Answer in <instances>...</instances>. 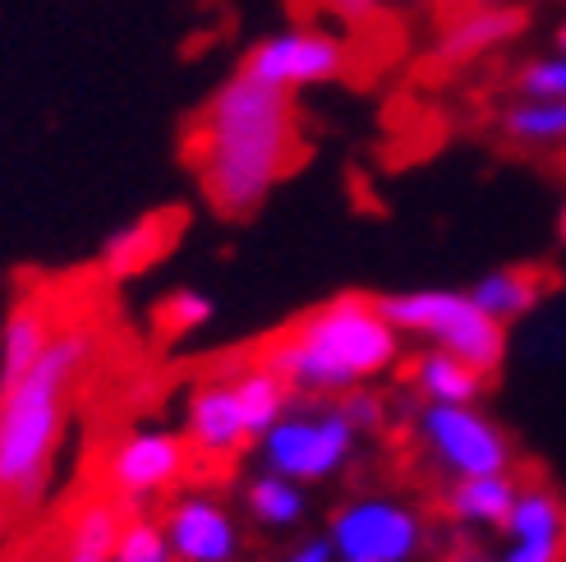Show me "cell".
I'll return each instance as SVG.
<instances>
[{"label":"cell","instance_id":"obj_31","mask_svg":"<svg viewBox=\"0 0 566 562\" xmlns=\"http://www.w3.org/2000/svg\"><path fill=\"white\" fill-rule=\"evenodd\" d=\"M65 562H116V558H83V553H70Z\"/></svg>","mask_w":566,"mask_h":562},{"label":"cell","instance_id":"obj_15","mask_svg":"<svg viewBox=\"0 0 566 562\" xmlns=\"http://www.w3.org/2000/svg\"><path fill=\"white\" fill-rule=\"evenodd\" d=\"M410 387L423 402H442V406H461V402H479L489 387V374L474 370L470 360L451 355L442 346H423L410 364Z\"/></svg>","mask_w":566,"mask_h":562},{"label":"cell","instance_id":"obj_29","mask_svg":"<svg viewBox=\"0 0 566 562\" xmlns=\"http://www.w3.org/2000/svg\"><path fill=\"white\" fill-rule=\"evenodd\" d=\"M396 6H406V10H438V6H447V0H396Z\"/></svg>","mask_w":566,"mask_h":562},{"label":"cell","instance_id":"obj_2","mask_svg":"<svg viewBox=\"0 0 566 562\" xmlns=\"http://www.w3.org/2000/svg\"><path fill=\"white\" fill-rule=\"evenodd\" d=\"M406 336L396 327L378 295H332L276 332L263 346V364L291 383L295 397H342L401 364Z\"/></svg>","mask_w":566,"mask_h":562},{"label":"cell","instance_id":"obj_17","mask_svg":"<svg viewBox=\"0 0 566 562\" xmlns=\"http://www.w3.org/2000/svg\"><path fill=\"white\" fill-rule=\"evenodd\" d=\"M171 240H176V217L171 212H148V217H138V221H129V227L106 236L102 268L111 277H134L148 263H157L166 249H171Z\"/></svg>","mask_w":566,"mask_h":562},{"label":"cell","instance_id":"obj_24","mask_svg":"<svg viewBox=\"0 0 566 562\" xmlns=\"http://www.w3.org/2000/svg\"><path fill=\"white\" fill-rule=\"evenodd\" d=\"M116 562H176L171 540H166V525L153 517H129L120 525V540H116Z\"/></svg>","mask_w":566,"mask_h":562},{"label":"cell","instance_id":"obj_9","mask_svg":"<svg viewBox=\"0 0 566 562\" xmlns=\"http://www.w3.org/2000/svg\"><path fill=\"white\" fill-rule=\"evenodd\" d=\"M189 457H193V447L185 443V434L129 429L106 452V485H111V493H116L120 508H138V502H153L161 493H171L185 480Z\"/></svg>","mask_w":566,"mask_h":562},{"label":"cell","instance_id":"obj_26","mask_svg":"<svg viewBox=\"0 0 566 562\" xmlns=\"http://www.w3.org/2000/svg\"><path fill=\"white\" fill-rule=\"evenodd\" d=\"M336 406L346 410V419H350V425L359 429V438H364V434H378V429L387 425V402L378 397V392H374L369 383H364V387H350V392H342V402H336Z\"/></svg>","mask_w":566,"mask_h":562},{"label":"cell","instance_id":"obj_21","mask_svg":"<svg viewBox=\"0 0 566 562\" xmlns=\"http://www.w3.org/2000/svg\"><path fill=\"white\" fill-rule=\"evenodd\" d=\"M120 525H125V512L116 498H93L83 502L70 521V553H83V558H111L116 553V540H120Z\"/></svg>","mask_w":566,"mask_h":562},{"label":"cell","instance_id":"obj_22","mask_svg":"<svg viewBox=\"0 0 566 562\" xmlns=\"http://www.w3.org/2000/svg\"><path fill=\"white\" fill-rule=\"evenodd\" d=\"M512 93L521 97H566V51L553 46L512 70Z\"/></svg>","mask_w":566,"mask_h":562},{"label":"cell","instance_id":"obj_23","mask_svg":"<svg viewBox=\"0 0 566 562\" xmlns=\"http://www.w3.org/2000/svg\"><path fill=\"white\" fill-rule=\"evenodd\" d=\"M212 314H217L212 295L193 291V287H180V291H171V295L157 304V327H161L166 336H189V332H198V327H208Z\"/></svg>","mask_w":566,"mask_h":562},{"label":"cell","instance_id":"obj_8","mask_svg":"<svg viewBox=\"0 0 566 562\" xmlns=\"http://www.w3.org/2000/svg\"><path fill=\"white\" fill-rule=\"evenodd\" d=\"M327 540L350 562H415L423 549V517L391 493H359L336 508Z\"/></svg>","mask_w":566,"mask_h":562},{"label":"cell","instance_id":"obj_11","mask_svg":"<svg viewBox=\"0 0 566 562\" xmlns=\"http://www.w3.org/2000/svg\"><path fill=\"white\" fill-rule=\"evenodd\" d=\"M185 443L208 461H231L253 443L231 378L198 383L185 402Z\"/></svg>","mask_w":566,"mask_h":562},{"label":"cell","instance_id":"obj_27","mask_svg":"<svg viewBox=\"0 0 566 562\" xmlns=\"http://www.w3.org/2000/svg\"><path fill=\"white\" fill-rule=\"evenodd\" d=\"M323 19H332V23H346V28H359V23H369V19H378V10H382V0H308Z\"/></svg>","mask_w":566,"mask_h":562},{"label":"cell","instance_id":"obj_18","mask_svg":"<svg viewBox=\"0 0 566 562\" xmlns=\"http://www.w3.org/2000/svg\"><path fill=\"white\" fill-rule=\"evenodd\" d=\"M479 309H489L497 323L512 327L516 319H530L548 295V277L539 268H493L470 287Z\"/></svg>","mask_w":566,"mask_h":562},{"label":"cell","instance_id":"obj_28","mask_svg":"<svg viewBox=\"0 0 566 562\" xmlns=\"http://www.w3.org/2000/svg\"><path fill=\"white\" fill-rule=\"evenodd\" d=\"M281 562H336V549H332L327 535H308V540H300L286 558H281Z\"/></svg>","mask_w":566,"mask_h":562},{"label":"cell","instance_id":"obj_3","mask_svg":"<svg viewBox=\"0 0 566 562\" xmlns=\"http://www.w3.org/2000/svg\"><path fill=\"white\" fill-rule=\"evenodd\" d=\"M93 327H61L33 370L0 387V498L19 502V508L42 498L55 452H61L70 392L83 364L93 360Z\"/></svg>","mask_w":566,"mask_h":562},{"label":"cell","instance_id":"obj_34","mask_svg":"<svg viewBox=\"0 0 566 562\" xmlns=\"http://www.w3.org/2000/svg\"><path fill=\"white\" fill-rule=\"evenodd\" d=\"M336 562H350V558H336Z\"/></svg>","mask_w":566,"mask_h":562},{"label":"cell","instance_id":"obj_5","mask_svg":"<svg viewBox=\"0 0 566 562\" xmlns=\"http://www.w3.org/2000/svg\"><path fill=\"white\" fill-rule=\"evenodd\" d=\"M359 447V429L346 419L342 406H327L323 397H295L291 410L259 438L263 470H276L286 480L327 485L336 480Z\"/></svg>","mask_w":566,"mask_h":562},{"label":"cell","instance_id":"obj_6","mask_svg":"<svg viewBox=\"0 0 566 562\" xmlns=\"http://www.w3.org/2000/svg\"><path fill=\"white\" fill-rule=\"evenodd\" d=\"M415 434L423 443V452H429V461L447 470L451 480L512 470L516 461V447L506 438V429L489 410H479V402H461V406L423 402V410L415 415Z\"/></svg>","mask_w":566,"mask_h":562},{"label":"cell","instance_id":"obj_12","mask_svg":"<svg viewBox=\"0 0 566 562\" xmlns=\"http://www.w3.org/2000/svg\"><path fill=\"white\" fill-rule=\"evenodd\" d=\"M525 33V10L521 6H465L461 14H451L438 38H433V61L461 70L470 61L502 51L506 42H516Z\"/></svg>","mask_w":566,"mask_h":562},{"label":"cell","instance_id":"obj_20","mask_svg":"<svg viewBox=\"0 0 566 562\" xmlns=\"http://www.w3.org/2000/svg\"><path fill=\"white\" fill-rule=\"evenodd\" d=\"M244 512L259 521L263 530H295L308 517V493L300 480H286L276 470L253 475L244 485Z\"/></svg>","mask_w":566,"mask_h":562},{"label":"cell","instance_id":"obj_14","mask_svg":"<svg viewBox=\"0 0 566 562\" xmlns=\"http://www.w3.org/2000/svg\"><path fill=\"white\" fill-rule=\"evenodd\" d=\"M516 493H521V480L512 470L461 475V480H451V489L442 493V512L465 530H502L516 508Z\"/></svg>","mask_w":566,"mask_h":562},{"label":"cell","instance_id":"obj_19","mask_svg":"<svg viewBox=\"0 0 566 562\" xmlns=\"http://www.w3.org/2000/svg\"><path fill=\"white\" fill-rule=\"evenodd\" d=\"M231 383H235V397H240V410H244V425H249L253 443H259L276 425V419L291 410V402H295L291 383L281 378L276 370H268L263 360L249 364V370H240Z\"/></svg>","mask_w":566,"mask_h":562},{"label":"cell","instance_id":"obj_25","mask_svg":"<svg viewBox=\"0 0 566 562\" xmlns=\"http://www.w3.org/2000/svg\"><path fill=\"white\" fill-rule=\"evenodd\" d=\"M497 562H566V530H525V535H506Z\"/></svg>","mask_w":566,"mask_h":562},{"label":"cell","instance_id":"obj_7","mask_svg":"<svg viewBox=\"0 0 566 562\" xmlns=\"http://www.w3.org/2000/svg\"><path fill=\"white\" fill-rule=\"evenodd\" d=\"M240 70L286 93L323 89V83H336L350 70V42L327 23H286L253 42Z\"/></svg>","mask_w":566,"mask_h":562},{"label":"cell","instance_id":"obj_1","mask_svg":"<svg viewBox=\"0 0 566 562\" xmlns=\"http://www.w3.org/2000/svg\"><path fill=\"white\" fill-rule=\"evenodd\" d=\"M300 157L295 93L253 79L249 70L226 74L198 106L189 129V166L203 199L221 217H253L272 189L291 176Z\"/></svg>","mask_w":566,"mask_h":562},{"label":"cell","instance_id":"obj_10","mask_svg":"<svg viewBox=\"0 0 566 562\" xmlns=\"http://www.w3.org/2000/svg\"><path fill=\"white\" fill-rule=\"evenodd\" d=\"M166 540H171L176 562H240L244 535L231 508H221L208 493H185L176 498L161 517Z\"/></svg>","mask_w":566,"mask_h":562},{"label":"cell","instance_id":"obj_30","mask_svg":"<svg viewBox=\"0 0 566 562\" xmlns=\"http://www.w3.org/2000/svg\"><path fill=\"white\" fill-rule=\"evenodd\" d=\"M557 240L566 244V194H562V208H557Z\"/></svg>","mask_w":566,"mask_h":562},{"label":"cell","instance_id":"obj_32","mask_svg":"<svg viewBox=\"0 0 566 562\" xmlns=\"http://www.w3.org/2000/svg\"><path fill=\"white\" fill-rule=\"evenodd\" d=\"M465 6H516V0H465Z\"/></svg>","mask_w":566,"mask_h":562},{"label":"cell","instance_id":"obj_13","mask_svg":"<svg viewBox=\"0 0 566 562\" xmlns=\"http://www.w3.org/2000/svg\"><path fill=\"white\" fill-rule=\"evenodd\" d=\"M55 332H61V323H55V309L46 304V295L14 300L6 323H0V387H10L14 378L33 370Z\"/></svg>","mask_w":566,"mask_h":562},{"label":"cell","instance_id":"obj_16","mask_svg":"<svg viewBox=\"0 0 566 562\" xmlns=\"http://www.w3.org/2000/svg\"><path fill=\"white\" fill-rule=\"evenodd\" d=\"M497 134L530 153L566 148V97H512L497 111Z\"/></svg>","mask_w":566,"mask_h":562},{"label":"cell","instance_id":"obj_4","mask_svg":"<svg viewBox=\"0 0 566 562\" xmlns=\"http://www.w3.org/2000/svg\"><path fill=\"white\" fill-rule=\"evenodd\" d=\"M382 314L401 327V336L442 346L451 355L470 360L474 370L489 378L506 360V323H497L489 309H479L470 291H447V287H419V291H391L378 295Z\"/></svg>","mask_w":566,"mask_h":562},{"label":"cell","instance_id":"obj_33","mask_svg":"<svg viewBox=\"0 0 566 562\" xmlns=\"http://www.w3.org/2000/svg\"><path fill=\"white\" fill-rule=\"evenodd\" d=\"M557 46H562V51H566V19H562V23H557Z\"/></svg>","mask_w":566,"mask_h":562}]
</instances>
